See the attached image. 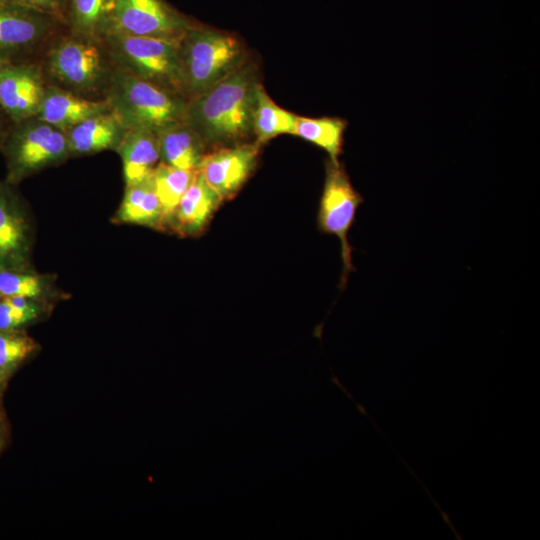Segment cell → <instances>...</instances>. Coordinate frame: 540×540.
<instances>
[{"instance_id": "cell-30", "label": "cell", "mask_w": 540, "mask_h": 540, "mask_svg": "<svg viewBox=\"0 0 540 540\" xmlns=\"http://www.w3.org/2000/svg\"><path fill=\"white\" fill-rule=\"evenodd\" d=\"M9 2H11V0H0V4L9 3Z\"/></svg>"}, {"instance_id": "cell-20", "label": "cell", "mask_w": 540, "mask_h": 540, "mask_svg": "<svg viewBox=\"0 0 540 540\" xmlns=\"http://www.w3.org/2000/svg\"><path fill=\"white\" fill-rule=\"evenodd\" d=\"M296 114L278 106L260 82L253 112V140L260 146L282 134H294Z\"/></svg>"}, {"instance_id": "cell-14", "label": "cell", "mask_w": 540, "mask_h": 540, "mask_svg": "<svg viewBox=\"0 0 540 540\" xmlns=\"http://www.w3.org/2000/svg\"><path fill=\"white\" fill-rule=\"evenodd\" d=\"M111 110L108 101L92 100L59 86H46L36 117L66 132L83 120Z\"/></svg>"}, {"instance_id": "cell-23", "label": "cell", "mask_w": 540, "mask_h": 540, "mask_svg": "<svg viewBox=\"0 0 540 540\" xmlns=\"http://www.w3.org/2000/svg\"><path fill=\"white\" fill-rule=\"evenodd\" d=\"M197 170H186L159 162L152 172L155 192L159 199L164 228L181 197L190 186Z\"/></svg>"}, {"instance_id": "cell-25", "label": "cell", "mask_w": 540, "mask_h": 540, "mask_svg": "<svg viewBox=\"0 0 540 540\" xmlns=\"http://www.w3.org/2000/svg\"><path fill=\"white\" fill-rule=\"evenodd\" d=\"M39 348L25 330H0V381H4Z\"/></svg>"}, {"instance_id": "cell-16", "label": "cell", "mask_w": 540, "mask_h": 540, "mask_svg": "<svg viewBox=\"0 0 540 540\" xmlns=\"http://www.w3.org/2000/svg\"><path fill=\"white\" fill-rule=\"evenodd\" d=\"M115 151L122 161L125 186L149 177L160 162L157 134L146 129H127Z\"/></svg>"}, {"instance_id": "cell-2", "label": "cell", "mask_w": 540, "mask_h": 540, "mask_svg": "<svg viewBox=\"0 0 540 540\" xmlns=\"http://www.w3.org/2000/svg\"><path fill=\"white\" fill-rule=\"evenodd\" d=\"M186 99L208 91L249 60L237 36L205 26L191 25L178 42Z\"/></svg>"}, {"instance_id": "cell-19", "label": "cell", "mask_w": 540, "mask_h": 540, "mask_svg": "<svg viewBox=\"0 0 540 540\" xmlns=\"http://www.w3.org/2000/svg\"><path fill=\"white\" fill-rule=\"evenodd\" d=\"M0 297H23L54 304L67 298L53 274L35 268L0 270Z\"/></svg>"}, {"instance_id": "cell-28", "label": "cell", "mask_w": 540, "mask_h": 540, "mask_svg": "<svg viewBox=\"0 0 540 540\" xmlns=\"http://www.w3.org/2000/svg\"><path fill=\"white\" fill-rule=\"evenodd\" d=\"M10 62H11V61H9L8 59H6V58L0 56V77H1V74H2V72H3V70H4V68L6 67V65H7L8 63H10Z\"/></svg>"}, {"instance_id": "cell-9", "label": "cell", "mask_w": 540, "mask_h": 540, "mask_svg": "<svg viewBox=\"0 0 540 540\" xmlns=\"http://www.w3.org/2000/svg\"><path fill=\"white\" fill-rule=\"evenodd\" d=\"M191 25L163 0H116L107 32L179 41Z\"/></svg>"}, {"instance_id": "cell-31", "label": "cell", "mask_w": 540, "mask_h": 540, "mask_svg": "<svg viewBox=\"0 0 540 540\" xmlns=\"http://www.w3.org/2000/svg\"><path fill=\"white\" fill-rule=\"evenodd\" d=\"M2 383V381H0V384Z\"/></svg>"}, {"instance_id": "cell-22", "label": "cell", "mask_w": 540, "mask_h": 540, "mask_svg": "<svg viewBox=\"0 0 540 540\" xmlns=\"http://www.w3.org/2000/svg\"><path fill=\"white\" fill-rule=\"evenodd\" d=\"M116 0H69V21L75 35L101 41L109 29Z\"/></svg>"}, {"instance_id": "cell-24", "label": "cell", "mask_w": 540, "mask_h": 540, "mask_svg": "<svg viewBox=\"0 0 540 540\" xmlns=\"http://www.w3.org/2000/svg\"><path fill=\"white\" fill-rule=\"evenodd\" d=\"M53 304L23 297H0V330L21 331L52 310Z\"/></svg>"}, {"instance_id": "cell-6", "label": "cell", "mask_w": 540, "mask_h": 540, "mask_svg": "<svg viewBox=\"0 0 540 540\" xmlns=\"http://www.w3.org/2000/svg\"><path fill=\"white\" fill-rule=\"evenodd\" d=\"M98 43L74 34L50 48L46 66L56 86L83 96L108 85L112 70Z\"/></svg>"}, {"instance_id": "cell-1", "label": "cell", "mask_w": 540, "mask_h": 540, "mask_svg": "<svg viewBox=\"0 0 540 540\" xmlns=\"http://www.w3.org/2000/svg\"><path fill=\"white\" fill-rule=\"evenodd\" d=\"M259 83L258 68L250 59L208 91L188 99L183 122L200 136L208 151L249 142Z\"/></svg>"}, {"instance_id": "cell-5", "label": "cell", "mask_w": 540, "mask_h": 540, "mask_svg": "<svg viewBox=\"0 0 540 540\" xmlns=\"http://www.w3.org/2000/svg\"><path fill=\"white\" fill-rule=\"evenodd\" d=\"M0 150L7 170L4 180L13 185L70 158L65 132L37 117L12 123Z\"/></svg>"}, {"instance_id": "cell-11", "label": "cell", "mask_w": 540, "mask_h": 540, "mask_svg": "<svg viewBox=\"0 0 540 540\" xmlns=\"http://www.w3.org/2000/svg\"><path fill=\"white\" fill-rule=\"evenodd\" d=\"M45 89L42 73L35 65L10 62L0 77V111L12 123L36 117Z\"/></svg>"}, {"instance_id": "cell-7", "label": "cell", "mask_w": 540, "mask_h": 540, "mask_svg": "<svg viewBox=\"0 0 540 540\" xmlns=\"http://www.w3.org/2000/svg\"><path fill=\"white\" fill-rule=\"evenodd\" d=\"M362 202V196L353 187L343 165L327 160L317 224L321 232L334 235L340 240L343 262L341 286L345 285L347 276L353 269L348 232Z\"/></svg>"}, {"instance_id": "cell-13", "label": "cell", "mask_w": 540, "mask_h": 540, "mask_svg": "<svg viewBox=\"0 0 540 540\" xmlns=\"http://www.w3.org/2000/svg\"><path fill=\"white\" fill-rule=\"evenodd\" d=\"M221 203L220 196L196 171L168 220L166 231L171 230L182 237L198 235L206 228Z\"/></svg>"}, {"instance_id": "cell-18", "label": "cell", "mask_w": 540, "mask_h": 540, "mask_svg": "<svg viewBox=\"0 0 540 540\" xmlns=\"http://www.w3.org/2000/svg\"><path fill=\"white\" fill-rule=\"evenodd\" d=\"M160 162L186 170H197L208 152L200 136L185 122L172 124L156 133Z\"/></svg>"}, {"instance_id": "cell-4", "label": "cell", "mask_w": 540, "mask_h": 540, "mask_svg": "<svg viewBox=\"0 0 540 540\" xmlns=\"http://www.w3.org/2000/svg\"><path fill=\"white\" fill-rule=\"evenodd\" d=\"M101 41L116 67L186 98L179 41L116 31L107 32Z\"/></svg>"}, {"instance_id": "cell-10", "label": "cell", "mask_w": 540, "mask_h": 540, "mask_svg": "<svg viewBox=\"0 0 540 540\" xmlns=\"http://www.w3.org/2000/svg\"><path fill=\"white\" fill-rule=\"evenodd\" d=\"M261 146L255 141L208 151L197 171L223 200L231 199L253 173Z\"/></svg>"}, {"instance_id": "cell-29", "label": "cell", "mask_w": 540, "mask_h": 540, "mask_svg": "<svg viewBox=\"0 0 540 540\" xmlns=\"http://www.w3.org/2000/svg\"><path fill=\"white\" fill-rule=\"evenodd\" d=\"M3 440H4L3 439V431H2V429L0 427V449L2 448Z\"/></svg>"}, {"instance_id": "cell-27", "label": "cell", "mask_w": 540, "mask_h": 540, "mask_svg": "<svg viewBox=\"0 0 540 540\" xmlns=\"http://www.w3.org/2000/svg\"><path fill=\"white\" fill-rule=\"evenodd\" d=\"M7 128L8 127H6L4 125L3 119H2V117L0 115V147L2 145V142H3V139H4Z\"/></svg>"}, {"instance_id": "cell-21", "label": "cell", "mask_w": 540, "mask_h": 540, "mask_svg": "<svg viewBox=\"0 0 540 540\" xmlns=\"http://www.w3.org/2000/svg\"><path fill=\"white\" fill-rule=\"evenodd\" d=\"M347 121L339 117L311 118L296 116L294 134L323 149L329 160L339 162L343 152L344 132Z\"/></svg>"}, {"instance_id": "cell-3", "label": "cell", "mask_w": 540, "mask_h": 540, "mask_svg": "<svg viewBox=\"0 0 540 540\" xmlns=\"http://www.w3.org/2000/svg\"><path fill=\"white\" fill-rule=\"evenodd\" d=\"M106 100L127 129L155 133L183 121L187 99L114 67Z\"/></svg>"}, {"instance_id": "cell-15", "label": "cell", "mask_w": 540, "mask_h": 540, "mask_svg": "<svg viewBox=\"0 0 540 540\" xmlns=\"http://www.w3.org/2000/svg\"><path fill=\"white\" fill-rule=\"evenodd\" d=\"M126 130L111 110L91 116L65 132L70 157L116 150Z\"/></svg>"}, {"instance_id": "cell-17", "label": "cell", "mask_w": 540, "mask_h": 540, "mask_svg": "<svg viewBox=\"0 0 540 540\" xmlns=\"http://www.w3.org/2000/svg\"><path fill=\"white\" fill-rule=\"evenodd\" d=\"M111 221L165 231L162 208L155 192L152 174L146 179L125 186L122 201Z\"/></svg>"}, {"instance_id": "cell-26", "label": "cell", "mask_w": 540, "mask_h": 540, "mask_svg": "<svg viewBox=\"0 0 540 540\" xmlns=\"http://www.w3.org/2000/svg\"><path fill=\"white\" fill-rule=\"evenodd\" d=\"M11 2L52 16L58 12L63 0H11Z\"/></svg>"}, {"instance_id": "cell-8", "label": "cell", "mask_w": 540, "mask_h": 540, "mask_svg": "<svg viewBox=\"0 0 540 540\" xmlns=\"http://www.w3.org/2000/svg\"><path fill=\"white\" fill-rule=\"evenodd\" d=\"M35 229L31 212L16 185L0 181V270L30 269Z\"/></svg>"}, {"instance_id": "cell-12", "label": "cell", "mask_w": 540, "mask_h": 540, "mask_svg": "<svg viewBox=\"0 0 540 540\" xmlns=\"http://www.w3.org/2000/svg\"><path fill=\"white\" fill-rule=\"evenodd\" d=\"M52 29V16L48 14L12 2L0 4V56L14 62Z\"/></svg>"}]
</instances>
